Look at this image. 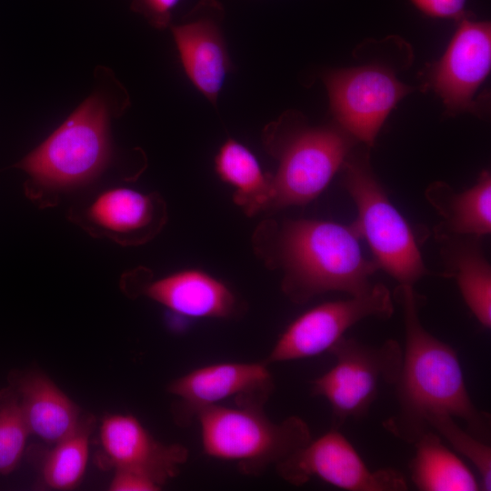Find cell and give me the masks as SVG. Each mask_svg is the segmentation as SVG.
<instances>
[{
  "instance_id": "obj_1",
  "label": "cell",
  "mask_w": 491,
  "mask_h": 491,
  "mask_svg": "<svg viewBox=\"0 0 491 491\" xmlns=\"http://www.w3.org/2000/svg\"><path fill=\"white\" fill-rule=\"evenodd\" d=\"M394 297L403 310L405 346L398 378L394 385L396 412L383 422L384 428L413 445L430 430L427 420L448 415L466 423V429L490 443V415L471 400L456 350L423 326L422 297L412 286H400Z\"/></svg>"
},
{
  "instance_id": "obj_2",
  "label": "cell",
  "mask_w": 491,
  "mask_h": 491,
  "mask_svg": "<svg viewBox=\"0 0 491 491\" xmlns=\"http://www.w3.org/2000/svg\"><path fill=\"white\" fill-rule=\"evenodd\" d=\"M274 231L270 258L282 270V290L292 302L305 304L327 292L356 296L373 288L379 267L363 254L353 222L287 220Z\"/></svg>"
},
{
  "instance_id": "obj_3",
  "label": "cell",
  "mask_w": 491,
  "mask_h": 491,
  "mask_svg": "<svg viewBox=\"0 0 491 491\" xmlns=\"http://www.w3.org/2000/svg\"><path fill=\"white\" fill-rule=\"evenodd\" d=\"M266 136L278 162L272 175L270 208L304 205L316 199L358 143L336 123L310 126L295 113L273 123Z\"/></svg>"
},
{
  "instance_id": "obj_4",
  "label": "cell",
  "mask_w": 491,
  "mask_h": 491,
  "mask_svg": "<svg viewBox=\"0 0 491 491\" xmlns=\"http://www.w3.org/2000/svg\"><path fill=\"white\" fill-rule=\"evenodd\" d=\"M195 419L204 453L235 462L242 473L251 476L276 466L312 438L301 417L274 422L261 406L214 405L200 410Z\"/></svg>"
},
{
  "instance_id": "obj_5",
  "label": "cell",
  "mask_w": 491,
  "mask_h": 491,
  "mask_svg": "<svg viewBox=\"0 0 491 491\" xmlns=\"http://www.w3.org/2000/svg\"><path fill=\"white\" fill-rule=\"evenodd\" d=\"M341 170L342 185L357 212L353 224L367 242L373 259L398 285L414 286L429 271L409 223L375 175L368 151L354 150Z\"/></svg>"
},
{
  "instance_id": "obj_6",
  "label": "cell",
  "mask_w": 491,
  "mask_h": 491,
  "mask_svg": "<svg viewBox=\"0 0 491 491\" xmlns=\"http://www.w3.org/2000/svg\"><path fill=\"white\" fill-rule=\"evenodd\" d=\"M108 120L104 97L95 94L85 99L17 165L29 175L31 192L69 189L96 176L110 157Z\"/></svg>"
},
{
  "instance_id": "obj_7",
  "label": "cell",
  "mask_w": 491,
  "mask_h": 491,
  "mask_svg": "<svg viewBox=\"0 0 491 491\" xmlns=\"http://www.w3.org/2000/svg\"><path fill=\"white\" fill-rule=\"evenodd\" d=\"M328 352L335 365L311 382V393L328 402L332 427L339 429L347 419L367 415L382 385L396 384L403 348L394 339L370 345L344 336Z\"/></svg>"
},
{
  "instance_id": "obj_8",
  "label": "cell",
  "mask_w": 491,
  "mask_h": 491,
  "mask_svg": "<svg viewBox=\"0 0 491 491\" xmlns=\"http://www.w3.org/2000/svg\"><path fill=\"white\" fill-rule=\"evenodd\" d=\"M323 80L335 123L368 147L393 108L414 90L380 63L329 70Z\"/></svg>"
},
{
  "instance_id": "obj_9",
  "label": "cell",
  "mask_w": 491,
  "mask_h": 491,
  "mask_svg": "<svg viewBox=\"0 0 491 491\" xmlns=\"http://www.w3.org/2000/svg\"><path fill=\"white\" fill-rule=\"evenodd\" d=\"M394 311L392 294L380 283L365 295L320 304L284 330L265 362L269 365L328 352L358 322L369 317L388 319Z\"/></svg>"
},
{
  "instance_id": "obj_10",
  "label": "cell",
  "mask_w": 491,
  "mask_h": 491,
  "mask_svg": "<svg viewBox=\"0 0 491 491\" xmlns=\"http://www.w3.org/2000/svg\"><path fill=\"white\" fill-rule=\"evenodd\" d=\"M279 476L294 486L317 477L347 491H406L405 476L393 468L371 470L350 441L331 428L278 463Z\"/></svg>"
},
{
  "instance_id": "obj_11",
  "label": "cell",
  "mask_w": 491,
  "mask_h": 491,
  "mask_svg": "<svg viewBox=\"0 0 491 491\" xmlns=\"http://www.w3.org/2000/svg\"><path fill=\"white\" fill-rule=\"evenodd\" d=\"M274 389L265 360L200 366L174 379L166 387L177 400L173 413L180 426L189 425L200 410L231 398L236 406L264 407Z\"/></svg>"
},
{
  "instance_id": "obj_12",
  "label": "cell",
  "mask_w": 491,
  "mask_h": 491,
  "mask_svg": "<svg viewBox=\"0 0 491 491\" xmlns=\"http://www.w3.org/2000/svg\"><path fill=\"white\" fill-rule=\"evenodd\" d=\"M439 61L431 68L429 85L450 115L476 112V95L490 72L491 25L466 17Z\"/></svg>"
},
{
  "instance_id": "obj_13",
  "label": "cell",
  "mask_w": 491,
  "mask_h": 491,
  "mask_svg": "<svg viewBox=\"0 0 491 491\" xmlns=\"http://www.w3.org/2000/svg\"><path fill=\"white\" fill-rule=\"evenodd\" d=\"M99 443L97 466L135 471L161 486L175 477L188 459L186 447L160 442L130 414L105 415L99 426Z\"/></svg>"
},
{
  "instance_id": "obj_14",
  "label": "cell",
  "mask_w": 491,
  "mask_h": 491,
  "mask_svg": "<svg viewBox=\"0 0 491 491\" xmlns=\"http://www.w3.org/2000/svg\"><path fill=\"white\" fill-rule=\"evenodd\" d=\"M224 18L220 2L200 0L181 23L171 27L187 77L213 105L232 69L223 33Z\"/></svg>"
},
{
  "instance_id": "obj_15",
  "label": "cell",
  "mask_w": 491,
  "mask_h": 491,
  "mask_svg": "<svg viewBox=\"0 0 491 491\" xmlns=\"http://www.w3.org/2000/svg\"><path fill=\"white\" fill-rule=\"evenodd\" d=\"M8 381L18 396L31 434L48 444L72 434L87 416L39 370L13 371Z\"/></svg>"
},
{
  "instance_id": "obj_16",
  "label": "cell",
  "mask_w": 491,
  "mask_h": 491,
  "mask_svg": "<svg viewBox=\"0 0 491 491\" xmlns=\"http://www.w3.org/2000/svg\"><path fill=\"white\" fill-rule=\"evenodd\" d=\"M141 293L190 317L230 318L239 311L233 292L222 281L197 269L182 270L145 285Z\"/></svg>"
},
{
  "instance_id": "obj_17",
  "label": "cell",
  "mask_w": 491,
  "mask_h": 491,
  "mask_svg": "<svg viewBox=\"0 0 491 491\" xmlns=\"http://www.w3.org/2000/svg\"><path fill=\"white\" fill-rule=\"evenodd\" d=\"M85 215L94 229L122 243L145 241L158 230L163 220L154 195L125 187L100 194Z\"/></svg>"
},
{
  "instance_id": "obj_18",
  "label": "cell",
  "mask_w": 491,
  "mask_h": 491,
  "mask_svg": "<svg viewBox=\"0 0 491 491\" xmlns=\"http://www.w3.org/2000/svg\"><path fill=\"white\" fill-rule=\"evenodd\" d=\"M428 204L442 218L434 228L435 238L443 235H475L491 233V174L483 170L476 184L456 192L443 181L432 182L425 190Z\"/></svg>"
},
{
  "instance_id": "obj_19",
  "label": "cell",
  "mask_w": 491,
  "mask_h": 491,
  "mask_svg": "<svg viewBox=\"0 0 491 491\" xmlns=\"http://www.w3.org/2000/svg\"><path fill=\"white\" fill-rule=\"evenodd\" d=\"M445 267L444 276L456 280L462 297L476 320L491 327V266L482 237L443 235L436 238Z\"/></svg>"
},
{
  "instance_id": "obj_20",
  "label": "cell",
  "mask_w": 491,
  "mask_h": 491,
  "mask_svg": "<svg viewBox=\"0 0 491 491\" xmlns=\"http://www.w3.org/2000/svg\"><path fill=\"white\" fill-rule=\"evenodd\" d=\"M413 445L416 451L409 469L411 480L418 490H481L474 473L436 432L427 430Z\"/></svg>"
},
{
  "instance_id": "obj_21",
  "label": "cell",
  "mask_w": 491,
  "mask_h": 491,
  "mask_svg": "<svg viewBox=\"0 0 491 491\" xmlns=\"http://www.w3.org/2000/svg\"><path fill=\"white\" fill-rule=\"evenodd\" d=\"M218 176L234 188V200L246 214L271 207L272 175L264 173L256 155L232 138L219 148L215 158Z\"/></svg>"
},
{
  "instance_id": "obj_22",
  "label": "cell",
  "mask_w": 491,
  "mask_h": 491,
  "mask_svg": "<svg viewBox=\"0 0 491 491\" xmlns=\"http://www.w3.org/2000/svg\"><path fill=\"white\" fill-rule=\"evenodd\" d=\"M95 426V417L87 414L76 430L47 450L41 466L42 480L47 487L70 490L78 486L87 466Z\"/></svg>"
},
{
  "instance_id": "obj_23",
  "label": "cell",
  "mask_w": 491,
  "mask_h": 491,
  "mask_svg": "<svg viewBox=\"0 0 491 491\" xmlns=\"http://www.w3.org/2000/svg\"><path fill=\"white\" fill-rule=\"evenodd\" d=\"M31 435L15 390H0V474L8 475L19 465Z\"/></svg>"
},
{
  "instance_id": "obj_24",
  "label": "cell",
  "mask_w": 491,
  "mask_h": 491,
  "mask_svg": "<svg viewBox=\"0 0 491 491\" xmlns=\"http://www.w3.org/2000/svg\"><path fill=\"white\" fill-rule=\"evenodd\" d=\"M454 417L448 415H438L430 417L426 424L429 429L445 439L452 447L466 457L476 467L480 476L481 490L491 489V447L461 427Z\"/></svg>"
},
{
  "instance_id": "obj_25",
  "label": "cell",
  "mask_w": 491,
  "mask_h": 491,
  "mask_svg": "<svg viewBox=\"0 0 491 491\" xmlns=\"http://www.w3.org/2000/svg\"><path fill=\"white\" fill-rule=\"evenodd\" d=\"M181 0H132L131 9L158 29L170 25L174 9Z\"/></svg>"
},
{
  "instance_id": "obj_26",
  "label": "cell",
  "mask_w": 491,
  "mask_h": 491,
  "mask_svg": "<svg viewBox=\"0 0 491 491\" xmlns=\"http://www.w3.org/2000/svg\"><path fill=\"white\" fill-rule=\"evenodd\" d=\"M424 15L438 19L461 21L469 17L466 0H409Z\"/></svg>"
},
{
  "instance_id": "obj_27",
  "label": "cell",
  "mask_w": 491,
  "mask_h": 491,
  "mask_svg": "<svg viewBox=\"0 0 491 491\" xmlns=\"http://www.w3.org/2000/svg\"><path fill=\"white\" fill-rule=\"evenodd\" d=\"M161 487L154 479L145 475L132 470L116 469L108 489L111 491H156Z\"/></svg>"
}]
</instances>
